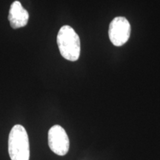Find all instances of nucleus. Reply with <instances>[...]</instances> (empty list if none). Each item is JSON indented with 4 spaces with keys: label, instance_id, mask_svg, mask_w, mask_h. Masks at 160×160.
I'll return each instance as SVG.
<instances>
[{
    "label": "nucleus",
    "instance_id": "f03ea898",
    "mask_svg": "<svg viewBox=\"0 0 160 160\" xmlns=\"http://www.w3.org/2000/svg\"><path fill=\"white\" fill-rule=\"evenodd\" d=\"M8 152L11 160H29V139L22 125H16L12 128L8 138Z\"/></svg>",
    "mask_w": 160,
    "mask_h": 160
},
{
    "label": "nucleus",
    "instance_id": "39448f33",
    "mask_svg": "<svg viewBox=\"0 0 160 160\" xmlns=\"http://www.w3.org/2000/svg\"><path fill=\"white\" fill-rule=\"evenodd\" d=\"M8 20L10 25L13 29L25 27L28 22V12L24 8L19 1H15L11 4L9 11Z\"/></svg>",
    "mask_w": 160,
    "mask_h": 160
},
{
    "label": "nucleus",
    "instance_id": "7ed1b4c3",
    "mask_svg": "<svg viewBox=\"0 0 160 160\" xmlns=\"http://www.w3.org/2000/svg\"><path fill=\"white\" fill-rule=\"evenodd\" d=\"M131 25L123 17H116L109 25L108 35L111 42L115 46H122L127 42L131 36Z\"/></svg>",
    "mask_w": 160,
    "mask_h": 160
},
{
    "label": "nucleus",
    "instance_id": "20e7f679",
    "mask_svg": "<svg viewBox=\"0 0 160 160\" xmlns=\"http://www.w3.org/2000/svg\"><path fill=\"white\" fill-rule=\"evenodd\" d=\"M48 145L53 153L65 156L69 151L70 142L65 129L60 125H53L48 131Z\"/></svg>",
    "mask_w": 160,
    "mask_h": 160
},
{
    "label": "nucleus",
    "instance_id": "f257e3e1",
    "mask_svg": "<svg viewBox=\"0 0 160 160\" xmlns=\"http://www.w3.org/2000/svg\"><path fill=\"white\" fill-rule=\"evenodd\" d=\"M57 45L60 53L65 59L75 62L79 59L81 51V44L79 35L73 28L64 25L57 34Z\"/></svg>",
    "mask_w": 160,
    "mask_h": 160
}]
</instances>
